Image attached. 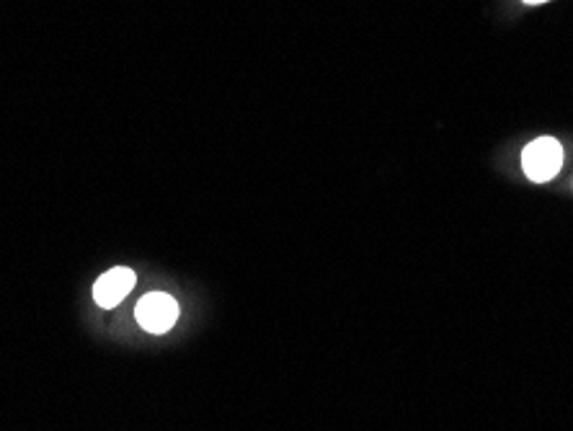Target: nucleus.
Listing matches in <instances>:
<instances>
[{
    "label": "nucleus",
    "instance_id": "nucleus-3",
    "mask_svg": "<svg viewBox=\"0 0 573 431\" xmlns=\"http://www.w3.org/2000/svg\"><path fill=\"white\" fill-rule=\"evenodd\" d=\"M135 287V271L127 267H116L99 276L94 284V300L99 308H116Z\"/></svg>",
    "mask_w": 573,
    "mask_h": 431
},
{
    "label": "nucleus",
    "instance_id": "nucleus-2",
    "mask_svg": "<svg viewBox=\"0 0 573 431\" xmlns=\"http://www.w3.org/2000/svg\"><path fill=\"white\" fill-rule=\"evenodd\" d=\"M137 323L142 325L148 333H165L178 318V305L171 295L163 292H150L137 303Z\"/></svg>",
    "mask_w": 573,
    "mask_h": 431
},
{
    "label": "nucleus",
    "instance_id": "nucleus-1",
    "mask_svg": "<svg viewBox=\"0 0 573 431\" xmlns=\"http://www.w3.org/2000/svg\"><path fill=\"white\" fill-rule=\"evenodd\" d=\"M561 165H563V148L561 143L553 140V137H540V140L530 143L522 152V169L530 178L537 181V184L558 176Z\"/></svg>",
    "mask_w": 573,
    "mask_h": 431
},
{
    "label": "nucleus",
    "instance_id": "nucleus-4",
    "mask_svg": "<svg viewBox=\"0 0 573 431\" xmlns=\"http://www.w3.org/2000/svg\"><path fill=\"white\" fill-rule=\"evenodd\" d=\"M524 3H533V5H537V3H545V0H524Z\"/></svg>",
    "mask_w": 573,
    "mask_h": 431
}]
</instances>
